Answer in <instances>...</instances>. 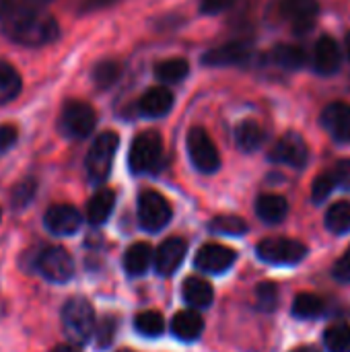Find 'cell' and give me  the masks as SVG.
I'll return each instance as SVG.
<instances>
[{
  "instance_id": "cell-23",
  "label": "cell",
  "mask_w": 350,
  "mask_h": 352,
  "mask_svg": "<svg viewBox=\"0 0 350 352\" xmlns=\"http://www.w3.org/2000/svg\"><path fill=\"white\" fill-rule=\"evenodd\" d=\"M116 206V194L111 190H99L87 204V221L95 227L103 225Z\"/></svg>"
},
{
  "instance_id": "cell-11",
  "label": "cell",
  "mask_w": 350,
  "mask_h": 352,
  "mask_svg": "<svg viewBox=\"0 0 350 352\" xmlns=\"http://www.w3.org/2000/svg\"><path fill=\"white\" fill-rule=\"evenodd\" d=\"M235 260H237L235 250L221 243H206L198 250L194 266L206 274H223L235 264Z\"/></svg>"
},
{
  "instance_id": "cell-13",
  "label": "cell",
  "mask_w": 350,
  "mask_h": 352,
  "mask_svg": "<svg viewBox=\"0 0 350 352\" xmlns=\"http://www.w3.org/2000/svg\"><path fill=\"white\" fill-rule=\"evenodd\" d=\"M43 225L52 235L58 237L74 235L83 225V214L70 204H54L47 208L43 217Z\"/></svg>"
},
{
  "instance_id": "cell-39",
  "label": "cell",
  "mask_w": 350,
  "mask_h": 352,
  "mask_svg": "<svg viewBox=\"0 0 350 352\" xmlns=\"http://www.w3.org/2000/svg\"><path fill=\"white\" fill-rule=\"evenodd\" d=\"M332 276L340 283H350V248L336 260L332 268Z\"/></svg>"
},
{
  "instance_id": "cell-44",
  "label": "cell",
  "mask_w": 350,
  "mask_h": 352,
  "mask_svg": "<svg viewBox=\"0 0 350 352\" xmlns=\"http://www.w3.org/2000/svg\"><path fill=\"white\" fill-rule=\"evenodd\" d=\"M344 47H347V56H349V60H350V31L347 33V39H344Z\"/></svg>"
},
{
  "instance_id": "cell-46",
  "label": "cell",
  "mask_w": 350,
  "mask_h": 352,
  "mask_svg": "<svg viewBox=\"0 0 350 352\" xmlns=\"http://www.w3.org/2000/svg\"><path fill=\"white\" fill-rule=\"evenodd\" d=\"M27 2H31V4H47V2H52V0H27Z\"/></svg>"
},
{
  "instance_id": "cell-41",
  "label": "cell",
  "mask_w": 350,
  "mask_h": 352,
  "mask_svg": "<svg viewBox=\"0 0 350 352\" xmlns=\"http://www.w3.org/2000/svg\"><path fill=\"white\" fill-rule=\"evenodd\" d=\"M334 177H336L338 186H342L344 190H350V159L338 161V165L334 169Z\"/></svg>"
},
{
  "instance_id": "cell-26",
  "label": "cell",
  "mask_w": 350,
  "mask_h": 352,
  "mask_svg": "<svg viewBox=\"0 0 350 352\" xmlns=\"http://www.w3.org/2000/svg\"><path fill=\"white\" fill-rule=\"evenodd\" d=\"M272 60L276 62V66L285 68V70H299L305 66L307 62V54L303 47L299 45H276L274 52H272Z\"/></svg>"
},
{
  "instance_id": "cell-18",
  "label": "cell",
  "mask_w": 350,
  "mask_h": 352,
  "mask_svg": "<svg viewBox=\"0 0 350 352\" xmlns=\"http://www.w3.org/2000/svg\"><path fill=\"white\" fill-rule=\"evenodd\" d=\"M171 109H173V93L167 87H153L138 101V111L144 118H163Z\"/></svg>"
},
{
  "instance_id": "cell-45",
  "label": "cell",
  "mask_w": 350,
  "mask_h": 352,
  "mask_svg": "<svg viewBox=\"0 0 350 352\" xmlns=\"http://www.w3.org/2000/svg\"><path fill=\"white\" fill-rule=\"evenodd\" d=\"M52 352H76L74 349H70V346H58V349H54Z\"/></svg>"
},
{
  "instance_id": "cell-40",
  "label": "cell",
  "mask_w": 350,
  "mask_h": 352,
  "mask_svg": "<svg viewBox=\"0 0 350 352\" xmlns=\"http://www.w3.org/2000/svg\"><path fill=\"white\" fill-rule=\"evenodd\" d=\"M235 4V0H200V12L202 14H221L229 10Z\"/></svg>"
},
{
  "instance_id": "cell-31",
  "label": "cell",
  "mask_w": 350,
  "mask_h": 352,
  "mask_svg": "<svg viewBox=\"0 0 350 352\" xmlns=\"http://www.w3.org/2000/svg\"><path fill=\"white\" fill-rule=\"evenodd\" d=\"M324 344L328 352H350V326L334 324L324 334Z\"/></svg>"
},
{
  "instance_id": "cell-37",
  "label": "cell",
  "mask_w": 350,
  "mask_h": 352,
  "mask_svg": "<svg viewBox=\"0 0 350 352\" xmlns=\"http://www.w3.org/2000/svg\"><path fill=\"white\" fill-rule=\"evenodd\" d=\"M113 334H116V320L113 318H105L97 330V346L99 349H105L111 344L113 340Z\"/></svg>"
},
{
  "instance_id": "cell-12",
  "label": "cell",
  "mask_w": 350,
  "mask_h": 352,
  "mask_svg": "<svg viewBox=\"0 0 350 352\" xmlns=\"http://www.w3.org/2000/svg\"><path fill=\"white\" fill-rule=\"evenodd\" d=\"M320 12V4L318 0H281V14L283 19H287L295 33L305 35L318 19Z\"/></svg>"
},
{
  "instance_id": "cell-48",
  "label": "cell",
  "mask_w": 350,
  "mask_h": 352,
  "mask_svg": "<svg viewBox=\"0 0 350 352\" xmlns=\"http://www.w3.org/2000/svg\"><path fill=\"white\" fill-rule=\"evenodd\" d=\"M122 352H130V351H122Z\"/></svg>"
},
{
  "instance_id": "cell-28",
  "label": "cell",
  "mask_w": 350,
  "mask_h": 352,
  "mask_svg": "<svg viewBox=\"0 0 350 352\" xmlns=\"http://www.w3.org/2000/svg\"><path fill=\"white\" fill-rule=\"evenodd\" d=\"M326 229L336 233V235H344L350 231V202L340 200L334 202L328 212H326Z\"/></svg>"
},
{
  "instance_id": "cell-7",
  "label": "cell",
  "mask_w": 350,
  "mask_h": 352,
  "mask_svg": "<svg viewBox=\"0 0 350 352\" xmlns=\"http://www.w3.org/2000/svg\"><path fill=\"white\" fill-rule=\"evenodd\" d=\"M188 157L200 173H217L221 167V155L212 138L204 128H192L186 136Z\"/></svg>"
},
{
  "instance_id": "cell-32",
  "label": "cell",
  "mask_w": 350,
  "mask_h": 352,
  "mask_svg": "<svg viewBox=\"0 0 350 352\" xmlns=\"http://www.w3.org/2000/svg\"><path fill=\"white\" fill-rule=\"evenodd\" d=\"M208 229L212 233H219V235H233L235 237V235H243L248 231V223L235 214H221V217L210 221Z\"/></svg>"
},
{
  "instance_id": "cell-33",
  "label": "cell",
  "mask_w": 350,
  "mask_h": 352,
  "mask_svg": "<svg viewBox=\"0 0 350 352\" xmlns=\"http://www.w3.org/2000/svg\"><path fill=\"white\" fill-rule=\"evenodd\" d=\"M122 74V66L116 60H103L93 70V80L99 89H109Z\"/></svg>"
},
{
  "instance_id": "cell-10",
  "label": "cell",
  "mask_w": 350,
  "mask_h": 352,
  "mask_svg": "<svg viewBox=\"0 0 350 352\" xmlns=\"http://www.w3.org/2000/svg\"><path fill=\"white\" fill-rule=\"evenodd\" d=\"M268 159L272 163H281V165L301 169L309 161V151H307V144H305L303 136H299L295 132H289L281 140H276V144L270 148Z\"/></svg>"
},
{
  "instance_id": "cell-4",
  "label": "cell",
  "mask_w": 350,
  "mask_h": 352,
  "mask_svg": "<svg viewBox=\"0 0 350 352\" xmlns=\"http://www.w3.org/2000/svg\"><path fill=\"white\" fill-rule=\"evenodd\" d=\"M62 326L66 336L76 342L85 344L95 332V311L93 305L83 297H72L66 301L62 309Z\"/></svg>"
},
{
  "instance_id": "cell-6",
  "label": "cell",
  "mask_w": 350,
  "mask_h": 352,
  "mask_svg": "<svg viewBox=\"0 0 350 352\" xmlns=\"http://www.w3.org/2000/svg\"><path fill=\"white\" fill-rule=\"evenodd\" d=\"M256 254L262 262L272 266H293L307 256V248L289 237H268L262 239L256 248Z\"/></svg>"
},
{
  "instance_id": "cell-14",
  "label": "cell",
  "mask_w": 350,
  "mask_h": 352,
  "mask_svg": "<svg viewBox=\"0 0 350 352\" xmlns=\"http://www.w3.org/2000/svg\"><path fill=\"white\" fill-rule=\"evenodd\" d=\"M250 58H252V50H250L248 43H243V41H229V43H223L219 47L208 50L202 56V64L219 66V68L241 66V64H248Z\"/></svg>"
},
{
  "instance_id": "cell-47",
  "label": "cell",
  "mask_w": 350,
  "mask_h": 352,
  "mask_svg": "<svg viewBox=\"0 0 350 352\" xmlns=\"http://www.w3.org/2000/svg\"><path fill=\"white\" fill-rule=\"evenodd\" d=\"M295 352H318V351H314V349H299V351H295Z\"/></svg>"
},
{
  "instance_id": "cell-30",
  "label": "cell",
  "mask_w": 350,
  "mask_h": 352,
  "mask_svg": "<svg viewBox=\"0 0 350 352\" xmlns=\"http://www.w3.org/2000/svg\"><path fill=\"white\" fill-rule=\"evenodd\" d=\"M134 328L138 334L146 336V338H157L165 332V320L159 311H140L136 318H134Z\"/></svg>"
},
{
  "instance_id": "cell-9",
  "label": "cell",
  "mask_w": 350,
  "mask_h": 352,
  "mask_svg": "<svg viewBox=\"0 0 350 352\" xmlns=\"http://www.w3.org/2000/svg\"><path fill=\"white\" fill-rule=\"evenodd\" d=\"M35 268L45 280L56 285L68 283L74 274V262L70 254L64 248H56V245L39 252V256L35 258Z\"/></svg>"
},
{
  "instance_id": "cell-36",
  "label": "cell",
  "mask_w": 350,
  "mask_h": 352,
  "mask_svg": "<svg viewBox=\"0 0 350 352\" xmlns=\"http://www.w3.org/2000/svg\"><path fill=\"white\" fill-rule=\"evenodd\" d=\"M35 190H37L35 179H23L21 184H17V186H14V190H12V196H10V200H12L14 208H23V206H27V204L33 200Z\"/></svg>"
},
{
  "instance_id": "cell-27",
  "label": "cell",
  "mask_w": 350,
  "mask_h": 352,
  "mask_svg": "<svg viewBox=\"0 0 350 352\" xmlns=\"http://www.w3.org/2000/svg\"><path fill=\"white\" fill-rule=\"evenodd\" d=\"M190 72V64L188 60L184 58H169V60H163L157 64L155 68V76L157 80L165 82V85H173V82H179L188 76Z\"/></svg>"
},
{
  "instance_id": "cell-21",
  "label": "cell",
  "mask_w": 350,
  "mask_h": 352,
  "mask_svg": "<svg viewBox=\"0 0 350 352\" xmlns=\"http://www.w3.org/2000/svg\"><path fill=\"white\" fill-rule=\"evenodd\" d=\"M155 262V254L149 243H134L126 250L124 254V270L130 276H142L149 266Z\"/></svg>"
},
{
  "instance_id": "cell-19",
  "label": "cell",
  "mask_w": 350,
  "mask_h": 352,
  "mask_svg": "<svg viewBox=\"0 0 350 352\" xmlns=\"http://www.w3.org/2000/svg\"><path fill=\"white\" fill-rule=\"evenodd\" d=\"M204 332V320L196 309H186L173 316L171 320V334L184 342H194Z\"/></svg>"
},
{
  "instance_id": "cell-43",
  "label": "cell",
  "mask_w": 350,
  "mask_h": 352,
  "mask_svg": "<svg viewBox=\"0 0 350 352\" xmlns=\"http://www.w3.org/2000/svg\"><path fill=\"white\" fill-rule=\"evenodd\" d=\"M17 4V0H0V21L8 14V10Z\"/></svg>"
},
{
  "instance_id": "cell-20",
  "label": "cell",
  "mask_w": 350,
  "mask_h": 352,
  "mask_svg": "<svg viewBox=\"0 0 350 352\" xmlns=\"http://www.w3.org/2000/svg\"><path fill=\"white\" fill-rule=\"evenodd\" d=\"M256 214L266 225H278L289 214V202L278 194H262L256 200Z\"/></svg>"
},
{
  "instance_id": "cell-17",
  "label": "cell",
  "mask_w": 350,
  "mask_h": 352,
  "mask_svg": "<svg viewBox=\"0 0 350 352\" xmlns=\"http://www.w3.org/2000/svg\"><path fill=\"white\" fill-rule=\"evenodd\" d=\"M322 126L330 132V136L338 142L350 140V105L342 101H334L326 105L322 111Z\"/></svg>"
},
{
  "instance_id": "cell-22",
  "label": "cell",
  "mask_w": 350,
  "mask_h": 352,
  "mask_svg": "<svg viewBox=\"0 0 350 352\" xmlns=\"http://www.w3.org/2000/svg\"><path fill=\"white\" fill-rule=\"evenodd\" d=\"M184 299L192 309H204V307H208L212 303L215 291L204 278L190 276L184 283Z\"/></svg>"
},
{
  "instance_id": "cell-15",
  "label": "cell",
  "mask_w": 350,
  "mask_h": 352,
  "mask_svg": "<svg viewBox=\"0 0 350 352\" xmlns=\"http://www.w3.org/2000/svg\"><path fill=\"white\" fill-rule=\"evenodd\" d=\"M188 254V243L179 237H171L167 241H163L159 245V250L155 252V270L159 276H171L177 272V268L182 266L184 258Z\"/></svg>"
},
{
  "instance_id": "cell-8",
  "label": "cell",
  "mask_w": 350,
  "mask_h": 352,
  "mask_svg": "<svg viewBox=\"0 0 350 352\" xmlns=\"http://www.w3.org/2000/svg\"><path fill=\"white\" fill-rule=\"evenodd\" d=\"M173 217L171 204L167 198L155 190H144L138 196V223L149 233H159L169 225Z\"/></svg>"
},
{
  "instance_id": "cell-16",
  "label": "cell",
  "mask_w": 350,
  "mask_h": 352,
  "mask_svg": "<svg viewBox=\"0 0 350 352\" xmlns=\"http://www.w3.org/2000/svg\"><path fill=\"white\" fill-rule=\"evenodd\" d=\"M342 66V50L336 43V39L324 35L318 39L314 47V68L322 76H332Z\"/></svg>"
},
{
  "instance_id": "cell-1",
  "label": "cell",
  "mask_w": 350,
  "mask_h": 352,
  "mask_svg": "<svg viewBox=\"0 0 350 352\" xmlns=\"http://www.w3.org/2000/svg\"><path fill=\"white\" fill-rule=\"evenodd\" d=\"M0 29L6 39L23 47L50 45L60 37V27L56 19L37 8V4L17 2L8 14L0 21Z\"/></svg>"
},
{
  "instance_id": "cell-25",
  "label": "cell",
  "mask_w": 350,
  "mask_h": 352,
  "mask_svg": "<svg viewBox=\"0 0 350 352\" xmlns=\"http://www.w3.org/2000/svg\"><path fill=\"white\" fill-rule=\"evenodd\" d=\"M21 89H23V80H21V74L17 72V68L4 60H0V105L14 101L19 97Z\"/></svg>"
},
{
  "instance_id": "cell-2",
  "label": "cell",
  "mask_w": 350,
  "mask_h": 352,
  "mask_svg": "<svg viewBox=\"0 0 350 352\" xmlns=\"http://www.w3.org/2000/svg\"><path fill=\"white\" fill-rule=\"evenodd\" d=\"M161 161H163V138H161V134L155 130L140 132L130 144V153H128L130 171L136 175L155 173L159 169Z\"/></svg>"
},
{
  "instance_id": "cell-3",
  "label": "cell",
  "mask_w": 350,
  "mask_h": 352,
  "mask_svg": "<svg viewBox=\"0 0 350 352\" xmlns=\"http://www.w3.org/2000/svg\"><path fill=\"white\" fill-rule=\"evenodd\" d=\"M118 146H120V136L111 130L101 132L93 140V144L87 153V159H85V169L93 184H103L109 177Z\"/></svg>"
},
{
  "instance_id": "cell-24",
  "label": "cell",
  "mask_w": 350,
  "mask_h": 352,
  "mask_svg": "<svg viewBox=\"0 0 350 352\" xmlns=\"http://www.w3.org/2000/svg\"><path fill=\"white\" fill-rule=\"evenodd\" d=\"M235 142L241 151L254 153L264 144V128L254 120H245L235 128Z\"/></svg>"
},
{
  "instance_id": "cell-5",
  "label": "cell",
  "mask_w": 350,
  "mask_h": 352,
  "mask_svg": "<svg viewBox=\"0 0 350 352\" xmlns=\"http://www.w3.org/2000/svg\"><path fill=\"white\" fill-rule=\"evenodd\" d=\"M95 126H97V113L89 103L78 99H70L64 103L60 113V130L64 136L72 140H83L91 136Z\"/></svg>"
},
{
  "instance_id": "cell-35",
  "label": "cell",
  "mask_w": 350,
  "mask_h": 352,
  "mask_svg": "<svg viewBox=\"0 0 350 352\" xmlns=\"http://www.w3.org/2000/svg\"><path fill=\"white\" fill-rule=\"evenodd\" d=\"M256 307L260 311H274L278 307V289L276 285L272 283H262L258 285V291H256Z\"/></svg>"
},
{
  "instance_id": "cell-38",
  "label": "cell",
  "mask_w": 350,
  "mask_h": 352,
  "mask_svg": "<svg viewBox=\"0 0 350 352\" xmlns=\"http://www.w3.org/2000/svg\"><path fill=\"white\" fill-rule=\"evenodd\" d=\"M19 140V130L10 124H2L0 126V155L8 153Z\"/></svg>"
},
{
  "instance_id": "cell-29",
  "label": "cell",
  "mask_w": 350,
  "mask_h": 352,
  "mask_svg": "<svg viewBox=\"0 0 350 352\" xmlns=\"http://www.w3.org/2000/svg\"><path fill=\"white\" fill-rule=\"evenodd\" d=\"M324 314V301L318 295L301 293L293 301V316L299 320H314Z\"/></svg>"
},
{
  "instance_id": "cell-34",
  "label": "cell",
  "mask_w": 350,
  "mask_h": 352,
  "mask_svg": "<svg viewBox=\"0 0 350 352\" xmlns=\"http://www.w3.org/2000/svg\"><path fill=\"white\" fill-rule=\"evenodd\" d=\"M338 186L336 177H334V171H326L322 175L316 177L314 186H311V200L316 204H322L330 198V194L334 192V188Z\"/></svg>"
},
{
  "instance_id": "cell-42",
  "label": "cell",
  "mask_w": 350,
  "mask_h": 352,
  "mask_svg": "<svg viewBox=\"0 0 350 352\" xmlns=\"http://www.w3.org/2000/svg\"><path fill=\"white\" fill-rule=\"evenodd\" d=\"M118 0H83V6H80V12H95V10H101V8H107L111 4H116Z\"/></svg>"
}]
</instances>
